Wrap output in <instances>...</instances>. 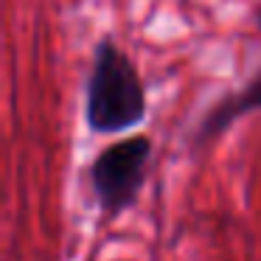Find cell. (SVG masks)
<instances>
[{
	"instance_id": "1",
	"label": "cell",
	"mask_w": 261,
	"mask_h": 261,
	"mask_svg": "<svg viewBox=\"0 0 261 261\" xmlns=\"http://www.w3.org/2000/svg\"><path fill=\"white\" fill-rule=\"evenodd\" d=\"M146 118V85L129 54L101 37L93 48L85 85V124L96 135H121Z\"/></svg>"
},
{
	"instance_id": "2",
	"label": "cell",
	"mask_w": 261,
	"mask_h": 261,
	"mask_svg": "<svg viewBox=\"0 0 261 261\" xmlns=\"http://www.w3.org/2000/svg\"><path fill=\"white\" fill-rule=\"evenodd\" d=\"M152 138L126 135L113 141L90 163V188L104 219H118L138 202L152 163Z\"/></svg>"
},
{
	"instance_id": "3",
	"label": "cell",
	"mask_w": 261,
	"mask_h": 261,
	"mask_svg": "<svg viewBox=\"0 0 261 261\" xmlns=\"http://www.w3.org/2000/svg\"><path fill=\"white\" fill-rule=\"evenodd\" d=\"M250 113H261V68L244 82L239 90L222 96L208 113L202 115L197 132H194V146H208L211 141H216L219 135H225L239 118Z\"/></svg>"
},
{
	"instance_id": "4",
	"label": "cell",
	"mask_w": 261,
	"mask_h": 261,
	"mask_svg": "<svg viewBox=\"0 0 261 261\" xmlns=\"http://www.w3.org/2000/svg\"><path fill=\"white\" fill-rule=\"evenodd\" d=\"M255 25H258V31H261V6L255 9Z\"/></svg>"
}]
</instances>
